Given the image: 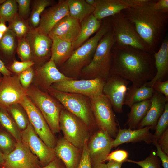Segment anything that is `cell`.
Returning a JSON list of instances; mask_svg holds the SVG:
<instances>
[{
    "label": "cell",
    "mask_w": 168,
    "mask_h": 168,
    "mask_svg": "<svg viewBox=\"0 0 168 168\" xmlns=\"http://www.w3.org/2000/svg\"><path fill=\"white\" fill-rule=\"evenodd\" d=\"M156 72L154 53L128 46H113L110 75L117 74L140 87L151 80Z\"/></svg>",
    "instance_id": "6da1fadb"
},
{
    "label": "cell",
    "mask_w": 168,
    "mask_h": 168,
    "mask_svg": "<svg viewBox=\"0 0 168 168\" xmlns=\"http://www.w3.org/2000/svg\"><path fill=\"white\" fill-rule=\"evenodd\" d=\"M155 1L149 0L121 12L133 24L149 51L153 53L163 40L168 23V13L155 9L153 6Z\"/></svg>",
    "instance_id": "7a4b0ae2"
},
{
    "label": "cell",
    "mask_w": 168,
    "mask_h": 168,
    "mask_svg": "<svg viewBox=\"0 0 168 168\" xmlns=\"http://www.w3.org/2000/svg\"><path fill=\"white\" fill-rule=\"evenodd\" d=\"M111 29L110 19L104 21L94 36L73 51L60 67V71L66 77L74 79L80 77L82 69L92 60L100 41Z\"/></svg>",
    "instance_id": "3957f363"
},
{
    "label": "cell",
    "mask_w": 168,
    "mask_h": 168,
    "mask_svg": "<svg viewBox=\"0 0 168 168\" xmlns=\"http://www.w3.org/2000/svg\"><path fill=\"white\" fill-rule=\"evenodd\" d=\"M115 44L111 29L100 40L91 62L82 70V79L99 78L106 81L110 76L111 51Z\"/></svg>",
    "instance_id": "277c9868"
},
{
    "label": "cell",
    "mask_w": 168,
    "mask_h": 168,
    "mask_svg": "<svg viewBox=\"0 0 168 168\" xmlns=\"http://www.w3.org/2000/svg\"><path fill=\"white\" fill-rule=\"evenodd\" d=\"M48 90L49 94L64 108L82 121L91 131L98 128L92 113L90 98L80 94L60 92L50 87Z\"/></svg>",
    "instance_id": "5b68a950"
},
{
    "label": "cell",
    "mask_w": 168,
    "mask_h": 168,
    "mask_svg": "<svg viewBox=\"0 0 168 168\" xmlns=\"http://www.w3.org/2000/svg\"><path fill=\"white\" fill-rule=\"evenodd\" d=\"M27 96L40 111L53 133L59 132L60 114L63 108L62 105L50 94L36 88L28 89Z\"/></svg>",
    "instance_id": "8992f818"
},
{
    "label": "cell",
    "mask_w": 168,
    "mask_h": 168,
    "mask_svg": "<svg viewBox=\"0 0 168 168\" xmlns=\"http://www.w3.org/2000/svg\"><path fill=\"white\" fill-rule=\"evenodd\" d=\"M110 19L116 45L128 46L150 52L137 32L133 24L122 12L111 16Z\"/></svg>",
    "instance_id": "52a82bcc"
},
{
    "label": "cell",
    "mask_w": 168,
    "mask_h": 168,
    "mask_svg": "<svg viewBox=\"0 0 168 168\" xmlns=\"http://www.w3.org/2000/svg\"><path fill=\"white\" fill-rule=\"evenodd\" d=\"M59 126L63 138L81 150L91 137V130L85 124L64 108L60 113Z\"/></svg>",
    "instance_id": "ba28073f"
},
{
    "label": "cell",
    "mask_w": 168,
    "mask_h": 168,
    "mask_svg": "<svg viewBox=\"0 0 168 168\" xmlns=\"http://www.w3.org/2000/svg\"><path fill=\"white\" fill-rule=\"evenodd\" d=\"M90 100L92 113L98 128L115 138L119 129L109 100L103 93Z\"/></svg>",
    "instance_id": "9c48e42d"
},
{
    "label": "cell",
    "mask_w": 168,
    "mask_h": 168,
    "mask_svg": "<svg viewBox=\"0 0 168 168\" xmlns=\"http://www.w3.org/2000/svg\"><path fill=\"white\" fill-rule=\"evenodd\" d=\"M105 81L99 78L80 80L72 79L55 83L50 88L60 92L82 95L90 98L103 93Z\"/></svg>",
    "instance_id": "30bf717a"
},
{
    "label": "cell",
    "mask_w": 168,
    "mask_h": 168,
    "mask_svg": "<svg viewBox=\"0 0 168 168\" xmlns=\"http://www.w3.org/2000/svg\"><path fill=\"white\" fill-rule=\"evenodd\" d=\"M19 104L26 113L29 121L38 136L47 146L54 148L57 142L54 134L39 109L27 96Z\"/></svg>",
    "instance_id": "8fae6325"
},
{
    "label": "cell",
    "mask_w": 168,
    "mask_h": 168,
    "mask_svg": "<svg viewBox=\"0 0 168 168\" xmlns=\"http://www.w3.org/2000/svg\"><path fill=\"white\" fill-rule=\"evenodd\" d=\"M22 141L38 158L40 166L49 164L56 157L54 148L47 146L39 138L29 122L27 128L21 131Z\"/></svg>",
    "instance_id": "7c38bea8"
},
{
    "label": "cell",
    "mask_w": 168,
    "mask_h": 168,
    "mask_svg": "<svg viewBox=\"0 0 168 168\" xmlns=\"http://www.w3.org/2000/svg\"><path fill=\"white\" fill-rule=\"evenodd\" d=\"M130 82L115 74L110 75L104 85L103 93L110 101L114 111L121 113Z\"/></svg>",
    "instance_id": "4fadbf2b"
},
{
    "label": "cell",
    "mask_w": 168,
    "mask_h": 168,
    "mask_svg": "<svg viewBox=\"0 0 168 168\" xmlns=\"http://www.w3.org/2000/svg\"><path fill=\"white\" fill-rule=\"evenodd\" d=\"M27 90L21 85L18 75L3 76L0 82V107L7 109L19 104L27 96Z\"/></svg>",
    "instance_id": "5bb4252c"
},
{
    "label": "cell",
    "mask_w": 168,
    "mask_h": 168,
    "mask_svg": "<svg viewBox=\"0 0 168 168\" xmlns=\"http://www.w3.org/2000/svg\"><path fill=\"white\" fill-rule=\"evenodd\" d=\"M113 140L108 133L99 129L90 137L87 147L92 165L106 161Z\"/></svg>",
    "instance_id": "9a60e30c"
},
{
    "label": "cell",
    "mask_w": 168,
    "mask_h": 168,
    "mask_svg": "<svg viewBox=\"0 0 168 168\" xmlns=\"http://www.w3.org/2000/svg\"><path fill=\"white\" fill-rule=\"evenodd\" d=\"M40 166L37 156L22 141L16 142L14 150L5 154V168H39Z\"/></svg>",
    "instance_id": "2e32d148"
},
{
    "label": "cell",
    "mask_w": 168,
    "mask_h": 168,
    "mask_svg": "<svg viewBox=\"0 0 168 168\" xmlns=\"http://www.w3.org/2000/svg\"><path fill=\"white\" fill-rule=\"evenodd\" d=\"M29 42L32 55V60L35 63H45L51 55L52 40L48 35L39 32L35 28H31L26 37Z\"/></svg>",
    "instance_id": "e0dca14e"
},
{
    "label": "cell",
    "mask_w": 168,
    "mask_h": 168,
    "mask_svg": "<svg viewBox=\"0 0 168 168\" xmlns=\"http://www.w3.org/2000/svg\"><path fill=\"white\" fill-rule=\"evenodd\" d=\"M93 13L94 17L101 21L112 16L126 9L147 2L149 0H95Z\"/></svg>",
    "instance_id": "ac0fdd59"
},
{
    "label": "cell",
    "mask_w": 168,
    "mask_h": 168,
    "mask_svg": "<svg viewBox=\"0 0 168 168\" xmlns=\"http://www.w3.org/2000/svg\"><path fill=\"white\" fill-rule=\"evenodd\" d=\"M68 15L67 0H60L44 10L40 16L39 24L35 29L41 34L48 35L58 21Z\"/></svg>",
    "instance_id": "d6986e66"
},
{
    "label": "cell",
    "mask_w": 168,
    "mask_h": 168,
    "mask_svg": "<svg viewBox=\"0 0 168 168\" xmlns=\"http://www.w3.org/2000/svg\"><path fill=\"white\" fill-rule=\"evenodd\" d=\"M81 30V23L70 15L58 21L52 28L48 35L63 40L73 43L78 38Z\"/></svg>",
    "instance_id": "ffe728a7"
},
{
    "label": "cell",
    "mask_w": 168,
    "mask_h": 168,
    "mask_svg": "<svg viewBox=\"0 0 168 168\" xmlns=\"http://www.w3.org/2000/svg\"><path fill=\"white\" fill-rule=\"evenodd\" d=\"M151 126L141 128L132 129L126 128L119 129L117 136L112 142V148L126 143L144 142L148 144H153L155 141L153 134L150 131Z\"/></svg>",
    "instance_id": "44dd1931"
},
{
    "label": "cell",
    "mask_w": 168,
    "mask_h": 168,
    "mask_svg": "<svg viewBox=\"0 0 168 168\" xmlns=\"http://www.w3.org/2000/svg\"><path fill=\"white\" fill-rule=\"evenodd\" d=\"M56 156L61 160L65 168H77L81 158L82 150L63 138L57 141L54 148Z\"/></svg>",
    "instance_id": "7402d4cb"
},
{
    "label": "cell",
    "mask_w": 168,
    "mask_h": 168,
    "mask_svg": "<svg viewBox=\"0 0 168 168\" xmlns=\"http://www.w3.org/2000/svg\"><path fill=\"white\" fill-rule=\"evenodd\" d=\"M150 99L151 105L149 109L136 129L151 126V129L155 130L159 119L164 111L166 104L168 102L163 94L155 90Z\"/></svg>",
    "instance_id": "603a6c76"
},
{
    "label": "cell",
    "mask_w": 168,
    "mask_h": 168,
    "mask_svg": "<svg viewBox=\"0 0 168 168\" xmlns=\"http://www.w3.org/2000/svg\"><path fill=\"white\" fill-rule=\"evenodd\" d=\"M156 72L155 77L145 85L152 87L157 81H162L168 74V39H164L157 52L154 53Z\"/></svg>",
    "instance_id": "cb8c5ba5"
},
{
    "label": "cell",
    "mask_w": 168,
    "mask_h": 168,
    "mask_svg": "<svg viewBox=\"0 0 168 168\" xmlns=\"http://www.w3.org/2000/svg\"><path fill=\"white\" fill-rule=\"evenodd\" d=\"M37 71L43 84L47 90L55 83L73 79L63 74L58 70L55 63L50 60L40 66Z\"/></svg>",
    "instance_id": "d4e9b609"
},
{
    "label": "cell",
    "mask_w": 168,
    "mask_h": 168,
    "mask_svg": "<svg viewBox=\"0 0 168 168\" xmlns=\"http://www.w3.org/2000/svg\"><path fill=\"white\" fill-rule=\"evenodd\" d=\"M50 38L52 44L50 60L55 63L57 67H60L69 58L74 51L72 43L55 37Z\"/></svg>",
    "instance_id": "484cf974"
},
{
    "label": "cell",
    "mask_w": 168,
    "mask_h": 168,
    "mask_svg": "<svg viewBox=\"0 0 168 168\" xmlns=\"http://www.w3.org/2000/svg\"><path fill=\"white\" fill-rule=\"evenodd\" d=\"M101 21L96 18L93 14L88 16L81 22L80 34L76 40L72 43L74 50L81 46L93 34L100 29Z\"/></svg>",
    "instance_id": "4316f807"
},
{
    "label": "cell",
    "mask_w": 168,
    "mask_h": 168,
    "mask_svg": "<svg viewBox=\"0 0 168 168\" xmlns=\"http://www.w3.org/2000/svg\"><path fill=\"white\" fill-rule=\"evenodd\" d=\"M151 105L150 99L133 105L128 114V119L125 123L128 128L136 129L140 122L146 115Z\"/></svg>",
    "instance_id": "83f0119b"
},
{
    "label": "cell",
    "mask_w": 168,
    "mask_h": 168,
    "mask_svg": "<svg viewBox=\"0 0 168 168\" xmlns=\"http://www.w3.org/2000/svg\"><path fill=\"white\" fill-rule=\"evenodd\" d=\"M154 90L152 87L144 85L140 87L132 85L128 87L124 105L130 108L133 104L150 99L152 97Z\"/></svg>",
    "instance_id": "f1b7e54d"
},
{
    "label": "cell",
    "mask_w": 168,
    "mask_h": 168,
    "mask_svg": "<svg viewBox=\"0 0 168 168\" xmlns=\"http://www.w3.org/2000/svg\"><path fill=\"white\" fill-rule=\"evenodd\" d=\"M69 15L81 22L93 13L95 7L85 0H67Z\"/></svg>",
    "instance_id": "f546056e"
},
{
    "label": "cell",
    "mask_w": 168,
    "mask_h": 168,
    "mask_svg": "<svg viewBox=\"0 0 168 168\" xmlns=\"http://www.w3.org/2000/svg\"><path fill=\"white\" fill-rule=\"evenodd\" d=\"M18 39L11 30L4 33L0 40V58L12 57L16 51Z\"/></svg>",
    "instance_id": "4dcf8cb0"
},
{
    "label": "cell",
    "mask_w": 168,
    "mask_h": 168,
    "mask_svg": "<svg viewBox=\"0 0 168 168\" xmlns=\"http://www.w3.org/2000/svg\"><path fill=\"white\" fill-rule=\"evenodd\" d=\"M32 2L31 11L28 21L31 28H36L39 24L42 13L47 7L53 5L54 1L51 0H35Z\"/></svg>",
    "instance_id": "1f68e13d"
},
{
    "label": "cell",
    "mask_w": 168,
    "mask_h": 168,
    "mask_svg": "<svg viewBox=\"0 0 168 168\" xmlns=\"http://www.w3.org/2000/svg\"><path fill=\"white\" fill-rule=\"evenodd\" d=\"M0 124L15 139L22 141L21 131L7 110L0 107Z\"/></svg>",
    "instance_id": "d6a6232c"
},
{
    "label": "cell",
    "mask_w": 168,
    "mask_h": 168,
    "mask_svg": "<svg viewBox=\"0 0 168 168\" xmlns=\"http://www.w3.org/2000/svg\"><path fill=\"white\" fill-rule=\"evenodd\" d=\"M21 131L25 130L29 122L25 110L19 104L13 105L6 109Z\"/></svg>",
    "instance_id": "836d02e7"
},
{
    "label": "cell",
    "mask_w": 168,
    "mask_h": 168,
    "mask_svg": "<svg viewBox=\"0 0 168 168\" xmlns=\"http://www.w3.org/2000/svg\"><path fill=\"white\" fill-rule=\"evenodd\" d=\"M8 23V29L14 32L18 39L26 37L31 29L28 20L21 17L17 13Z\"/></svg>",
    "instance_id": "e575fe53"
},
{
    "label": "cell",
    "mask_w": 168,
    "mask_h": 168,
    "mask_svg": "<svg viewBox=\"0 0 168 168\" xmlns=\"http://www.w3.org/2000/svg\"><path fill=\"white\" fill-rule=\"evenodd\" d=\"M16 0H6L0 5V22H10L17 13Z\"/></svg>",
    "instance_id": "d590c367"
},
{
    "label": "cell",
    "mask_w": 168,
    "mask_h": 168,
    "mask_svg": "<svg viewBox=\"0 0 168 168\" xmlns=\"http://www.w3.org/2000/svg\"><path fill=\"white\" fill-rule=\"evenodd\" d=\"M16 52L21 61L32 60L31 50L26 37L18 39Z\"/></svg>",
    "instance_id": "8d00e7d4"
},
{
    "label": "cell",
    "mask_w": 168,
    "mask_h": 168,
    "mask_svg": "<svg viewBox=\"0 0 168 168\" xmlns=\"http://www.w3.org/2000/svg\"><path fill=\"white\" fill-rule=\"evenodd\" d=\"M126 162L137 164L142 168H161L155 150L152 151L149 156L143 160L136 161L128 159Z\"/></svg>",
    "instance_id": "74e56055"
},
{
    "label": "cell",
    "mask_w": 168,
    "mask_h": 168,
    "mask_svg": "<svg viewBox=\"0 0 168 168\" xmlns=\"http://www.w3.org/2000/svg\"><path fill=\"white\" fill-rule=\"evenodd\" d=\"M16 142L5 132L0 131V150L4 154H8L15 149Z\"/></svg>",
    "instance_id": "f35d334b"
},
{
    "label": "cell",
    "mask_w": 168,
    "mask_h": 168,
    "mask_svg": "<svg viewBox=\"0 0 168 168\" xmlns=\"http://www.w3.org/2000/svg\"><path fill=\"white\" fill-rule=\"evenodd\" d=\"M168 128V103L166 102L164 112L159 119L153 134L156 141L162 133Z\"/></svg>",
    "instance_id": "ab89813d"
},
{
    "label": "cell",
    "mask_w": 168,
    "mask_h": 168,
    "mask_svg": "<svg viewBox=\"0 0 168 168\" xmlns=\"http://www.w3.org/2000/svg\"><path fill=\"white\" fill-rule=\"evenodd\" d=\"M35 64L32 60L19 61L14 60L9 66V69L18 75L28 68L32 67Z\"/></svg>",
    "instance_id": "60d3db41"
},
{
    "label": "cell",
    "mask_w": 168,
    "mask_h": 168,
    "mask_svg": "<svg viewBox=\"0 0 168 168\" xmlns=\"http://www.w3.org/2000/svg\"><path fill=\"white\" fill-rule=\"evenodd\" d=\"M17 4V14L23 19L28 20L30 13L31 0H16Z\"/></svg>",
    "instance_id": "b9f144b4"
},
{
    "label": "cell",
    "mask_w": 168,
    "mask_h": 168,
    "mask_svg": "<svg viewBox=\"0 0 168 168\" xmlns=\"http://www.w3.org/2000/svg\"><path fill=\"white\" fill-rule=\"evenodd\" d=\"M18 75L21 85L25 89L27 90L34 76V71L32 67L28 68Z\"/></svg>",
    "instance_id": "7bdbcfd3"
},
{
    "label": "cell",
    "mask_w": 168,
    "mask_h": 168,
    "mask_svg": "<svg viewBox=\"0 0 168 168\" xmlns=\"http://www.w3.org/2000/svg\"><path fill=\"white\" fill-rule=\"evenodd\" d=\"M128 153L123 149H118L110 153L108 155L106 161H113L119 163L126 162L128 156Z\"/></svg>",
    "instance_id": "ee69618b"
},
{
    "label": "cell",
    "mask_w": 168,
    "mask_h": 168,
    "mask_svg": "<svg viewBox=\"0 0 168 168\" xmlns=\"http://www.w3.org/2000/svg\"><path fill=\"white\" fill-rule=\"evenodd\" d=\"M87 143H85L82 148L81 158L77 168H92L87 147Z\"/></svg>",
    "instance_id": "f6af8a7d"
},
{
    "label": "cell",
    "mask_w": 168,
    "mask_h": 168,
    "mask_svg": "<svg viewBox=\"0 0 168 168\" xmlns=\"http://www.w3.org/2000/svg\"><path fill=\"white\" fill-rule=\"evenodd\" d=\"M154 90L163 94L168 101V80L155 82L152 86Z\"/></svg>",
    "instance_id": "bcb514c9"
},
{
    "label": "cell",
    "mask_w": 168,
    "mask_h": 168,
    "mask_svg": "<svg viewBox=\"0 0 168 168\" xmlns=\"http://www.w3.org/2000/svg\"><path fill=\"white\" fill-rule=\"evenodd\" d=\"M157 142L162 151L168 155V128L161 135Z\"/></svg>",
    "instance_id": "7dc6e473"
},
{
    "label": "cell",
    "mask_w": 168,
    "mask_h": 168,
    "mask_svg": "<svg viewBox=\"0 0 168 168\" xmlns=\"http://www.w3.org/2000/svg\"><path fill=\"white\" fill-rule=\"evenodd\" d=\"M153 144L156 147V155L161 160L163 168H168V155L162 151L158 144L157 141L154 142Z\"/></svg>",
    "instance_id": "c3c4849f"
},
{
    "label": "cell",
    "mask_w": 168,
    "mask_h": 168,
    "mask_svg": "<svg viewBox=\"0 0 168 168\" xmlns=\"http://www.w3.org/2000/svg\"><path fill=\"white\" fill-rule=\"evenodd\" d=\"M153 6L157 10L168 13V0H155Z\"/></svg>",
    "instance_id": "681fc988"
},
{
    "label": "cell",
    "mask_w": 168,
    "mask_h": 168,
    "mask_svg": "<svg viewBox=\"0 0 168 168\" xmlns=\"http://www.w3.org/2000/svg\"><path fill=\"white\" fill-rule=\"evenodd\" d=\"M39 168H65V167L62 161L56 157L47 165L43 167L40 166Z\"/></svg>",
    "instance_id": "f907efd6"
},
{
    "label": "cell",
    "mask_w": 168,
    "mask_h": 168,
    "mask_svg": "<svg viewBox=\"0 0 168 168\" xmlns=\"http://www.w3.org/2000/svg\"><path fill=\"white\" fill-rule=\"evenodd\" d=\"M0 73L3 76H9L12 75L11 72L6 66L4 62L0 58Z\"/></svg>",
    "instance_id": "816d5d0a"
},
{
    "label": "cell",
    "mask_w": 168,
    "mask_h": 168,
    "mask_svg": "<svg viewBox=\"0 0 168 168\" xmlns=\"http://www.w3.org/2000/svg\"><path fill=\"white\" fill-rule=\"evenodd\" d=\"M123 163L113 161H109L106 164L107 168H121Z\"/></svg>",
    "instance_id": "f5cc1de1"
},
{
    "label": "cell",
    "mask_w": 168,
    "mask_h": 168,
    "mask_svg": "<svg viewBox=\"0 0 168 168\" xmlns=\"http://www.w3.org/2000/svg\"><path fill=\"white\" fill-rule=\"evenodd\" d=\"M8 26H7L5 23L0 22V33L4 34L8 30Z\"/></svg>",
    "instance_id": "db71d44e"
},
{
    "label": "cell",
    "mask_w": 168,
    "mask_h": 168,
    "mask_svg": "<svg viewBox=\"0 0 168 168\" xmlns=\"http://www.w3.org/2000/svg\"><path fill=\"white\" fill-rule=\"evenodd\" d=\"M92 168H107L105 162L100 163L92 165Z\"/></svg>",
    "instance_id": "11a10c76"
},
{
    "label": "cell",
    "mask_w": 168,
    "mask_h": 168,
    "mask_svg": "<svg viewBox=\"0 0 168 168\" xmlns=\"http://www.w3.org/2000/svg\"><path fill=\"white\" fill-rule=\"evenodd\" d=\"M5 163V154L0 150V168L3 167Z\"/></svg>",
    "instance_id": "9f6ffc18"
},
{
    "label": "cell",
    "mask_w": 168,
    "mask_h": 168,
    "mask_svg": "<svg viewBox=\"0 0 168 168\" xmlns=\"http://www.w3.org/2000/svg\"><path fill=\"white\" fill-rule=\"evenodd\" d=\"M86 2L88 4L91 5L94 7L96 6L95 0H85Z\"/></svg>",
    "instance_id": "6f0895ef"
},
{
    "label": "cell",
    "mask_w": 168,
    "mask_h": 168,
    "mask_svg": "<svg viewBox=\"0 0 168 168\" xmlns=\"http://www.w3.org/2000/svg\"><path fill=\"white\" fill-rule=\"evenodd\" d=\"M6 0H0V5L3 3Z\"/></svg>",
    "instance_id": "680465c9"
},
{
    "label": "cell",
    "mask_w": 168,
    "mask_h": 168,
    "mask_svg": "<svg viewBox=\"0 0 168 168\" xmlns=\"http://www.w3.org/2000/svg\"><path fill=\"white\" fill-rule=\"evenodd\" d=\"M3 34L0 33V40L1 39V38H2Z\"/></svg>",
    "instance_id": "91938a15"
},
{
    "label": "cell",
    "mask_w": 168,
    "mask_h": 168,
    "mask_svg": "<svg viewBox=\"0 0 168 168\" xmlns=\"http://www.w3.org/2000/svg\"><path fill=\"white\" fill-rule=\"evenodd\" d=\"M2 77H2V76H1V74L0 73V82H1V81L2 78Z\"/></svg>",
    "instance_id": "94428289"
},
{
    "label": "cell",
    "mask_w": 168,
    "mask_h": 168,
    "mask_svg": "<svg viewBox=\"0 0 168 168\" xmlns=\"http://www.w3.org/2000/svg\"><path fill=\"white\" fill-rule=\"evenodd\" d=\"M1 168H5V167H1Z\"/></svg>",
    "instance_id": "6125c7cd"
},
{
    "label": "cell",
    "mask_w": 168,
    "mask_h": 168,
    "mask_svg": "<svg viewBox=\"0 0 168 168\" xmlns=\"http://www.w3.org/2000/svg\"></svg>",
    "instance_id": "be15d7a7"
}]
</instances>
